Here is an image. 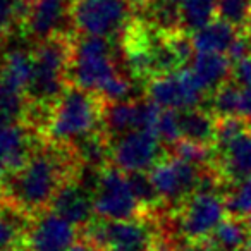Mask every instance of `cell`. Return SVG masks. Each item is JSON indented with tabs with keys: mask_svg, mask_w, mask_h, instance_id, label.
Segmentation results:
<instances>
[{
	"mask_svg": "<svg viewBox=\"0 0 251 251\" xmlns=\"http://www.w3.org/2000/svg\"><path fill=\"white\" fill-rule=\"evenodd\" d=\"M229 59L232 60L234 64L241 62L246 57L251 55V38L243 31V35H237V38L234 40V43L229 49Z\"/></svg>",
	"mask_w": 251,
	"mask_h": 251,
	"instance_id": "obj_30",
	"label": "cell"
},
{
	"mask_svg": "<svg viewBox=\"0 0 251 251\" xmlns=\"http://www.w3.org/2000/svg\"><path fill=\"white\" fill-rule=\"evenodd\" d=\"M28 110V97L25 91L5 84L0 79V127L25 122Z\"/></svg>",
	"mask_w": 251,
	"mask_h": 251,
	"instance_id": "obj_21",
	"label": "cell"
},
{
	"mask_svg": "<svg viewBox=\"0 0 251 251\" xmlns=\"http://www.w3.org/2000/svg\"><path fill=\"white\" fill-rule=\"evenodd\" d=\"M155 134L160 138L164 145H174L177 140H181V122H179V110L176 108H162L160 117H158Z\"/></svg>",
	"mask_w": 251,
	"mask_h": 251,
	"instance_id": "obj_27",
	"label": "cell"
},
{
	"mask_svg": "<svg viewBox=\"0 0 251 251\" xmlns=\"http://www.w3.org/2000/svg\"><path fill=\"white\" fill-rule=\"evenodd\" d=\"M201 172V165L171 155V158L162 157L148 174L160 196L162 205L179 208L182 201L198 189Z\"/></svg>",
	"mask_w": 251,
	"mask_h": 251,
	"instance_id": "obj_9",
	"label": "cell"
},
{
	"mask_svg": "<svg viewBox=\"0 0 251 251\" xmlns=\"http://www.w3.org/2000/svg\"><path fill=\"white\" fill-rule=\"evenodd\" d=\"M241 117L251 121V90L243 88V98H241Z\"/></svg>",
	"mask_w": 251,
	"mask_h": 251,
	"instance_id": "obj_32",
	"label": "cell"
},
{
	"mask_svg": "<svg viewBox=\"0 0 251 251\" xmlns=\"http://www.w3.org/2000/svg\"><path fill=\"white\" fill-rule=\"evenodd\" d=\"M76 227L53 210H43L26 227L25 251H69L76 243Z\"/></svg>",
	"mask_w": 251,
	"mask_h": 251,
	"instance_id": "obj_13",
	"label": "cell"
},
{
	"mask_svg": "<svg viewBox=\"0 0 251 251\" xmlns=\"http://www.w3.org/2000/svg\"><path fill=\"white\" fill-rule=\"evenodd\" d=\"M208 93L191 67H181L169 74L150 77L147 83V97L162 108L198 107Z\"/></svg>",
	"mask_w": 251,
	"mask_h": 251,
	"instance_id": "obj_10",
	"label": "cell"
},
{
	"mask_svg": "<svg viewBox=\"0 0 251 251\" xmlns=\"http://www.w3.org/2000/svg\"><path fill=\"white\" fill-rule=\"evenodd\" d=\"M239 35V28L226 19H215L191 33V42L195 52H229L230 45Z\"/></svg>",
	"mask_w": 251,
	"mask_h": 251,
	"instance_id": "obj_17",
	"label": "cell"
},
{
	"mask_svg": "<svg viewBox=\"0 0 251 251\" xmlns=\"http://www.w3.org/2000/svg\"><path fill=\"white\" fill-rule=\"evenodd\" d=\"M18 28V0H0V33L9 35Z\"/></svg>",
	"mask_w": 251,
	"mask_h": 251,
	"instance_id": "obj_29",
	"label": "cell"
},
{
	"mask_svg": "<svg viewBox=\"0 0 251 251\" xmlns=\"http://www.w3.org/2000/svg\"><path fill=\"white\" fill-rule=\"evenodd\" d=\"M232 74L239 86L246 88V90H251V55L246 57L244 60H241V62H237L236 66H234Z\"/></svg>",
	"mask_w": 251,
	"mask_h": 251,
	"instance_id": "obj_31",
	"label": "cell"
},
{
	"mask_svg": "<svg viewBox=\"0 0 251 251\" xmlns=\"http://www.w3.org/2000/svg\"><path fill=\"white\" fill-rule=\"evenodd\" d=\"M244 33H246L248 36L251 38V14H250V18H248V21H246V26H244Z\"/></svg>",
	"mask_w": 251,
	"mask_h": 251,
	"instance_id": "obj_36",
	"label": "cell"
},
{
	"mask_svg": "<svg viewBox=\"0 0 251 251\" xmlns=\"http://www.w3.org/2000/svg\"><path fill=\"white\" fill-rule=\"evenodd\" d=\"M19 28L25 38L33 43L60 35H74L73 0H29Z\"/></svg>",
	"mask_w": 251,
	"mask_h": 251,
	"instance_id": "obj_11",
	"label": "cell"
},
{
	"mask_svg": "<svg viewBox=\"0 0 251 251\" xmlns=\"http://www.w3.org/2000/svg\"><path fill=\"white\" fill-rule=\"evenodd\" d=\"M74 35H60L35 43V71L26 97L33 103L52 105L69 86V60Z\"/></svg>",
	"mask_w": 251,
	"mask_h": 251,
	"instance_id": "obj_3",
	"label": "cell"
},
{
	"mask_svg": "<svg viewBox=\"0 0 251 251\" xmlns=\"http://www.w3.org/2000/svg\"><path fill=\"white\" fill-rule=\"evenodd\" d=\"M241 98H243V86L227 81L213 91L210 112L215 114V117L241 115Z\"/></svg>",
	"mask_w": 251,
	"mask_h": 251,
	"instance_id": "obj_23",
	"label": "cell"
},
{
	"mask_svg": "<svg viewBox=\"0 0 251 251\" xmlns=\"http://www.w3.org/2000/svg\"><path fill=\"white\" fill-rule=\"evenodd\" d=\"M5 38H7V35L0 33V69H2V64L5 60V53H7V50H5Z\"/></svg>",
	"mask_w": 251,
	"mask_h": 251,
	"instance_id": "obj_35",
	"label": "cell"
},
{
	"mask_svg": "<svg viewBox=\"0 0 251 251\" xmlns=\"http://www.w3.org/2000/svg\"><path fill=\"white\" fill-rule=\"evenodd\" d=\"M191 69L206 91H215L229 81L232 74V60L219 52H196L191 59Z\"/></svg>",
	"mask_w": 251,
	"mask_h": 251,
	"instance_id": "obj_16",
	"label": "cell"
},
{
	"mask_svg": "<svg viewBox=\"0 0 251 251\" xmlns=\"http://www.w3.org/2000/svg\"><path fill=\"white\" fill-rule=\"evenodd\" d=\"M171 153L174 157L181 158V160L191 162L196 165H206L212 157V151H210L208 145L198 143V141L193 140H177L174 145H171Z\"/></svg>",
	"mask_w": 251,
	"mask_h": 251,
	"instance_id": "obj_25",
	"label": "cell"
},
{
	"mask_svg": "<svg viewBox=\"0 0 251 251\" xmlns=\"http://www.w3.org/2000/svg\"><path fill=\"white\" fill-rule=\"evenodd\" d=\"M69 251H105V250H101V248L95 246V244H91L90 241H86L84 237H81V241L74 243V246L71 248Z\"/></svg>",
	"mask_w": 251,
	"mask_h": 251,
	"instance_id": "obj_33",
	"label": "cell"
},
{
	"mask_svg": "<svg viewBox=\"0 0 251 251\" xmlns=\"http://www.w3.org/2000/svg\"><path fill=\"white\" fill-rule=\"evenodd\" d=\"M162 145L153 131H129L110 140L112 162L124 172H147L165 157Z\"/></svg>",
	"mask_w": 251,
	"mask_h": 251,
	"instance_id": "obj_12",
	"label": "cell"
},
{
	"mask_svg": "<svg viewBox=\"0 0 251 251\" xmlns=\"http://www.w3.org/2000/svg\"><path fill=\"white\" fill-rule=\"evenodd\" d=\"M226 208L230 217L248 219L251 215V176L236 182V188L226 196Z\"/></svg>",
	"mask_w": 251,
	"mask_h": 251,
	"instance_id": "obj_24",
	"label": "cell"
},
{
	"mask_svg": "<svg viewBox=\"0 0 251 251\" xmlns=\"http://www.w3.org/2000/svg\"><path fill=\"white\" fill-rule=\"evenodd\" d=\"M250 239V229L246 222L236 217L224 219L217 226L208 239H205V246L208 251H243Z\"/></svg>",
	"mask_w": 251,
	"mask_h": 251,
	"instance_id": "obj_20",
	"label": "cell"
},
{
	"mask_svg": "<svg viewBox=\"0 0 251 251\" xmlns=\"http://www.w3.org/2000/svg\"><path fill=\"white\" fill-rule=\"evenodd\" d=\"M83 229V236L91 244L105 251H150L157 243L155 227L148 219L107 220L93 219Z\"/></svg>",
	"mask_w": 251,
	"mask_h": 251,
	"instance_id": "obj_5",
	"label": "cell"
},
{
	"mask_svg": "<svg viewBox=\"0 0 251 251\" xmlns=\"http://www.w3.org/2000/svg\"><path fill=\"white\" fill-rule=\"evenodd\" d=\"M217 12L222 19L244 28L251 14V0H217Z\"/></svg>",
	"mask_w": 251,
	"mask_h": 251,
	"instance_id": "obj_28",
	"label": "cell"
},
{
	"mask_svg": "<svg viewBox=\"0 0 251 251\" xmlns=\"http://www.w3.org/2000/svg\"><path fill=\"white\" fill-rule=\"evenodd\" d=\"M35 71L33 50L14 49L5 53V60L0 69V79L19 91H28Z\"/></svg>",
	"mask_w": 251,
	"mask_h": 251,
	"instance_id": "obj_18",
	"label": "cell"
},
{
	"mask_svg": "<svg viewBox=\"0 0 251 251\" xmlns=\"http://www.w3.org/2000/svg\"><path fill=\"white\" fill-rule=\"evenodd\" d=\"M250 127V121L241 115H230V117H217V133H215V143L213 148L226 147L229 141H232L236 136H239L243 131Z\"/></svg>",
	"mask_w": 251,
	"mask_h": 251,
	"instance_id": "obj_26",
	"label": "cell"
},
{
	"mask_svg": "<svg viewBox=\"0 0 251 251\" xmlns=\"http://www.w3.org/2000/svg\"><path fill=\"white\" fill-rule=\"evenodd\" d=\"M250 127H251V121H250Z\"/></svg>",
	"mask_w": 251,
	"mask_h": 251,
	"instance_id": "obj_39",
	"label": "cell"
},
{
	"mask_svg": "<svg viewBox=\"0 0 251 251\" xmlns=\"http://www.w3.org/2000/svg\"><path fill=\"white\" fill-rule=\"evenodd\" d=\"M226 200L215 191H195L176 212L177 232L188 243L208 239L220 222L226 219Z\"/></svg>",
	"mask_w": 251,
	"mask_h": 251,
	"instance_id": "obj_8",
	"label": "cell"
},
{
	"mask_svg": "<svg viewBox=\"0 0 251 251\" xmlns=\"http://www.w3.org/2000/svg\"><path fill=\"white\" fill-rule=\"evenodd\" d=\"M134 9L136 0H73L74 29L114 40L133 19Z\"/></svg>",
	"mask_w": 251,
	"mask_h": 251,
	"instance_id": "obj_6",
	"label": "cell"
},
{
	"mask_svg": "<svg viewBox=\"0 0 251 251\" xmlns=\"http://www.w3.org/2000/svg\"><path fill=\"white\" fill-rule=\"evenodd\" d=\"M81 162L69 145L43 141L19 171L5 177L0 198L23 213L33 217L50 208L55 193L69 179L76 177Z\"/></svg>",
	"mask_w": 251,
	"mask_h": 251,
	"instance_id": "obj_1",
	"label": "cell"
},
{
	"mask_svg": "<svg viewBox=\"0 0 251 251\" xmlns=\"http://www.w3.org/2000/svg\"><path fill=\"white\" fill-rule=\"evenodd\" d=\"M50 210L57 212L77 227H84L95 219L93 193L86 189L76 177L66 181L55 193Z\"/></svg>",
	"mask_w": 251,
	"mask_h": 251,
	"instance_id": "obj_14",
	"label": "cell"
},
{
	"mask_svg": "<svg viewBox=\"0 0 251 251\" xmlns=\"http://www.w3.org/2000/svg\"><path fill=\"white\" fill-rule=\"evenodd\" d=\"M150 251H177V250H176V246L171 241H167V243H155V246Z\"/></svg>",
	"mask_w": 251,
	"mask_h": 251,
	"instance_id": "obj_34",
	"label": "cell"
},
{
	"mask_svg": "<svg viewBox=\"0 0 251 251\" xmlns=\"http://www.w3.org/2000/svg\"><path fill=\"white\" fill-rule=\"evenodd\" d=\"M217 12V0H182L181 28L186 33H195L210 21Z\"/></svg>",
	"mask_w": 251,
	"mask_h": 251,
	"instance_id": "obj_22",
	"label": "cell"
},
{
	"mask_svg": "<svg viewBox=\"0 0 251 251\" xmlns=\"http://www.w3.org/2000/svg\"><path fill=\"white\" fill-rule=\"evenodd\" d=\"M244 251H251V236H250V239H248V243H246V248H244Z\"/></svg>",
	"mask_w": 251,
	"mask_h": 251,
	"instance_id": "obj_38",
	"label": "cell"
},
{
	"mask_svg": "<svg viewBox=\"0 0 251 251\" xmlns=\"http://www.w3.org/2000/svg\"><path fill=\"white\" fill-rule=\"evenodd\" d=\"M179 122H181V133L184 138L198 143L212 147L215 143L217 119L212 112L200 107H191L179 110Z\"/></svg>",
	"mask_w": 251,
	"mask_h": 251,
	"instance_id": "obj_19",
	"label": "cell"
},
{
	"mask_svg": "<svg viewBox=\"0 0 251 251\" xmlns=\"http://www.w3.org/2000/svg\"><path fill=\"white\" fill-rule=\"evenodd\" d=\"M95 215L107 220L136 219L145 212L131 184L129 174L108 164L101 169L93 191Z\"/></svg>",
	"mask_w": 251,
	"mask_h": 251,
	"instance_id": "obj_7",
	"label": "cell"
},
{
	"mask_svg": "<svg viewBox=\"0 0 251 251\" xmlns=\"http://www.w3.org/2000/svg\"><path fill=\"white\" fill-rule=\"evenodd\" d=\"M219 153V174L230 182H239L251 176V127L236 136Z\"/></svg>",
	"mask_w": 251,
	"mask_h": 251,
	"instance_id": "obj_15",
	"label": "cell"
},
{
	"mask_svg": "<svg viewBox=\"0 0 251 251\" xmlns=\"http://www.w3.org/2000/svg\"><path fill=\"white\" fill-rule=\"evenodd\" d=\"M119 73L115 43L110 38L79 33L74 36L69 60V84L100 93L107 81Z\"/></svg>",
	"mask_w": 251,
	"mask_h": 251,
	"instance_id": "obj_4",
	"label": "cell"
},
{
	"mask_svg": "<svg viewBox=\"0 0 251 251\" xmlns=\"http://www.w3.org/2000/svg\"><path fill=\"white\" fill-rule=\"evenodd\" d=\"M105 100L98 93L69 86L52 103L43 138L50 143L73 145L76 140L101 129Z\"/></svg>",
	"mask_w": 251,
	"mask_h": 251,
	"instance_id": "obj_2",
	"label": "cell"
},
{
	"mask_svg": "<svg viewBox=\"0 0 251 251\" xmlns=\"http://www.w3.org/2000/svg\"><path fill=\"white\" fill-rule=\"evenodd\" d=\"M244 222H246L248 229H250V232H251V215H250V217H248V219H244Z\"/></svg>",
	"mask_w": 251,
	"mask_h": 251,
	"instance_id": "obj_37",
	"label": "cell"
}]
</instances>
